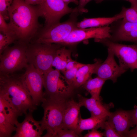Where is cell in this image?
Here are the masks:
<instances>
[{"label": "cell", "instance_id": "obj_1", "mask_svg": "<svg viewBox=\"0 0 137 137\" xmlns=\"http://www.w3.org/2000/svg\"><path fill=\"white\" fill-rule=\"evenodd\" d=\"M10 31L17 41L28 44L40 31L41 26L37 6L27 4L24 0H13L8 10Z\"/></svg>", "mask_w": 137, "mask_h": 137}, {"label": "cell", "instance_id": "obj_2", "mask_svg": "<svg viewBox=\"0 0 137 137\" xmlns=\"http://www.w3.org/2000/svg\"><path fill=\"white\" fill-rule=\"evenodd\" d=\"M0 97L9 103L19 116L37 109L21 75L0 74Z\"/></svg>", "mask_w": 137, "mask_h": 137}, {"label": "cell", "instance_id": "obj_3", "mask_svg": "<svg viewBox=\"0 0 137 137\" xmlns=\"http://www.w3.org/2000/svg\"><path fill=\"white\" fill-rule=\"evenodd\" d=\"M59 97L44 96L42 102L44 115L40 121L46 133L43 137H56L58 130L63 127L64 114L67 100Z\"/></svg>", "mask_w": 137, "mask_h": 137}, {"label": "cell", "instance_id": "obj_4", "mask_svg": "<svg viewBox=\"0 0 137 137\" xmlns=\"http://www.w3.org/2000/svg\"><path fill=\"white\" fill-rule=\"evenodd\" d=\"M63 45L32 42L27 44L26 54L28 64H32L43 75L53 68V62L57 50Z\"/></svg>", "mask_w": 137, "mask_h": 137}, {"label": "cell", "instance_id": "obj_5", "mask_svg": "<svg viewBox=\"0 0 137 137\" xmlns=\"http://www.w3.org/2000/svg\"><path fill=\"white\" fill-rule=\"evenodd\" d=\"M79 14L77 12H73L66 21L49 26L44 27L39 31L32 42L46 44H59L72 31L77 28V17Z\"/></svg>", "mask_w": 137, "mask_h": 137}, {"label": "cell", "instance_id": "obj_6", "mask_svg": "<svg viewBox=\"0 0 137 137\" xmlns=\"http://www.w3.org/2000/svg\"><path fill=\"white\" fill-rule=\"evenodd\" d=\"M0 54V74H8L26 68L28 63L26 52L28 44L16 42Z\"/></svg>", "mask_w": 137, "mask_h": 137}, {"label": "cell", "instance_id": "obj_7", "mask_svg": "<svg viewBox=\"0 0 137 137\" xmlns=\"http://www.w3.org/2000/svg\"><path fill=\"white\" fill-rule=\"evenodd\" d=\"M44 96L67 98L72 94L74 88L70 85L60 71L53 68L43 75Z\"/></svg>", "mask_w": 137, "mask_h": 137}, {"label": "cell", "instance_id": "obj_8", "mask_svg": "<svg viewBox=\"0 0 137 137\" xmlns=\"http://www.w3.org/2000/svg\"><path fill=\"white\" fill-rule=\"evenodd\" d=\"M37 7L40 17L45 20L44 27L60 22L64 16L76 12L75 8L70 7L62 0H44Z\"/></svg>", "mask_w": 137, "mask_h": 137}, {"label": "cell", "instance_id": "obj_9", "mask_svg": "<svg viewBox=\"0 0 137 137\" xmlns=\"http://www.w3.org/2000/svg\"><path fill=\"white\" fill-rule=\"evenodd\" d=\"M25 68L22 78L34 103L39 106L44 99L43 75L32 64L29 63Z\"/></svg>", "mask_w": 137, "mask_h": 137}, {"label": "cell", "instance_id": "obj_10", "mask_svg": "<svg viewBox=\"0 0 137 137\" xmlns=\"http://www.w3.org/2000/svg\"><path fill=\"white\" fill-rule=\"evenodd\" d=\"M111 30L108 26L85 28H77L71 32L59 44L63 45H74L83 40L94 38L97 42L110 38Z\"/></svg>", "mask_w": 137, "mask_h": 137}, {"label": "cell", "instance_id": "obj_11", "mask_svg": "<svg viewBox=\"0 0 137 137\" xmlns=\"http://www.w3.org/2000/svg\"><path fill=\"white\" fill-rule=\"evenodd\" d=\"M104 42L118 58L119 65L127 70L131 71L137 69V44L126 45L115 43L107 39L101 41Z\"/></svg>", "mask_w": 137, "mask_h": 137}, {"label": "cell", "instance_id": "obj_12", "mask_svg": "<svg viewBox=\"0 0 137 137\" xmlns=\"http://www.w3.org/2000/svg\"><path fill=\"white\" fill-rule=\"evenodd\" d=\"M108 52L107 59L97 66L94 74L97 77L106 81L110 80L115 83L117 78L127 70L117 64L114 59V55L111 50L108 49Z\"/></svg>", "mask_w": 137, "mask_h": 137}, {"label": "cell", "instance_id": "obj_13", "mask_svg": "<svg viewBox=\"0 0 137 137\" xmlns=\"http://www.w3.org/2000/svg\"><path fill=\"white\" fill-rule=\"evenodd\" d=\"M28 113L25 115L24 121L17 125L16 133L13 137H40L44 130L40 121L35 120L32 114Z\"/></svg>", "mask_w": 137, "mask_h": 137}, {"label": "cell", "instance_id": "obj_14", "mask_svg": "<svg viewBox=\"0 0 137 137\" xmlns=\"http://www.w3.org/2000/svg\"><path fill=\"white\" fill-rule=\"evenodd\" d=\"M107 120L114 126L116 130L121 137H125L134 125L132 118V110H118L111 112Z\"/></svg>", "mask_w": 137, "mask_h": 137}, {"label": "cell", "instance_id": "obj_15", "mask_svg": "<svg viewBox=\"0 0 137 137\" xmlns=\"http://www.w3.org/2000/svg\"><path fill=\"white\" fill-rule=\"evenodd\" d=\"M82 106L80 102H77L73 99L67 100L64 114L63 126L74 131L78 134L80 110Z\"/></svg>", "mask_w": 137, "mask_h": 137}, {"label": "cell", "instance_id": "obj_16", "mask_svg": "<svg viewBox=\"0 0 137 137\" xmlns=\"http://www.w3.org/2000/svg\"><path fill=\"white\" fill-rule=\"evenodd\" d=\"M110 38L115 41H128L137 44V23L123 20L115 33Z\"/></svg>", "mask_w": 137, "mask_h": 137}, {"label": "cell", "instance_id": "obj_17", "mask_svg": "<svg viewBox=\"0 0 137 137\" xmlns=\"http://www.w3.org/2000/svg\"><path fill=\"white\" fill-rule=\"evenodd\" d=\"M79 102L90 112L91 116L98 117L109 116L111 112L110 107L103 105L101 100L91 97L90 98L84 97L80 95H78Z\"/></svg>", "mask_w": 137, "mask_h": 137}, {"label": "cell", "instance_id": "obj_18", "mask_svg": "<svg viewBox=\"0 0 137 137\" xmlns=\"http://www.w3.org/2000/svg\"><path fill=\"white\" fill-rule=\"evenodd\" d=\"M124 17L123 13L121 12L113 17L84 18L82 21L78 22L77 27L79 28H85L108 26L115 21L123 19Z\"/></svg>", "mask_w": 137, "mask_h": 137}, {"label": "cell", "instance_id": "obj_19", "mask_svg": "<svg viewBox=\"0 0 137 137\" xmlns=\"http://www.w3.org/2000/svg\"><path fill=\"white\" fill-rule=\"evenodd\" d=\"M101 63V60H97L92 64H84L77 70L73 82L74 88H78L83 85L91 78L97 66Z\"/></svg>", "mask_w": 137, "mask_h": 137}, {"label": "cell", "instance_id": "obj_20", "mask_svg": "<svg viewBox=\"0 0 137 137\" xmlns=\"http://www.w3.org/2000/svg\"><path fill=\"white\" fill-rule=\"evenodd\" d=\"M108 116L98 117L91 116L88 118L84 119L81 118L80 115L78 128V134L80 135L82 131L85 130H97L99 128L101 129Z\"/></svg>", "mask_w": 137, "mask_h": 137}, {"label": "cell", "instance_id": "obj_21", "mask_svg": "<svg viewBox=\"0 0 137 137\" xmlns=\"http://www.w3.org/2000/svg\"><path fill=\"white\" fill-rule=\"evenodd\" d=\"M71 50L63 46L57 50L54 59L52 67L61 72L65 70L67 63L72 59Z\"/></svg>", "mask_w": 137, "mask_h": 137}, {"label": "cell", "instance_id": "obj_22", "mask_svg": "<svg viewBox=\"0 0 137 137\" xmlns=\"http://www.w3.org/2000/svg\"><path fill=\"white\" fill-rule=\"evenodd\" d=\"M106 80L97 76L88 80L83 85L84 88L91 95V97L100 99V92Z\"/></svg>", "mask_w": 137, "mask_h": 137}, {"label": "cell", "instance_id": "obj_23", "mask_svg": "<svg viewBox=\"0 0 137 137\" xmlns=\"http://www.w3.org/2000/svg\"><path fill=\"white\" fill-rule=\"evenodd\" d=\"M16 126L6 119L0 112V137H10L15 131Z\"/></svg>", "mask_w": 137, "mask_h": 137}, {"label": "cell", "instance_id": "obj_24", "mask_svg": "<svg viewBox=\"0 0 137 137\" xmlns=\"http://www.w3.org/2000/svg\"><path fill=\"white\" fill-rule=\"evenodd\" d=\"M17 41L16 38L11 32L3 33L0 32V54L10 45Z\"/></svg>", "mask_w": 137, "mask_h": 137}, {"label": "cell", "instance_id": "obj_25", "mask_svg": "<svg viewBox=\"0 0 137 137\" xmlns=\"http://www.w3.org/2000/svg\"><path fill=\"white\" fill-rule=\"evenodd\" d=\"M121 12L124 16L123 20L130 22L137 23V3L131 5V7L129 8L123 7Z\"/></svg>", "mask_w": 137, "mask_h": 137}, {"label": "cell", "instance_id": "obj_26", "mask_svg": "<svg viewBox=\"0 0 137 137\" xmlns=\"http://www.w3.org/2000/svg\"><path fill=\"white\" fill-rule=\"evenodd\" d=\"M84 64L79 63V64L73 68L69 70H65L61 72L68 83L73 87V84L77 71L80 67Z\"/></svg>", "mask_w": 137, "mask_h": 137}, {"label": "cell", "instance_id": "obj_27", "mask_svg": "<svg viewBox=\"0 0 137 137\" xmlns=\"http://www.w3.org/2000/svg\"><path fill=\"white\" fill-rule=\"evenodd\" d=\"M101 129L104 130L103 133L105 137H121L117 132L112 123L107 119L105 122Z\"/></svg>", "mask_w": 137, "mask_h": 137}, {"label": "cell", "instance_id": "obj_28", "mask_svg": "<svg viewBox=\"0 0 137 137\" xmlns=\"http://www.w3.org/2000/svg\"><path fill=\"white\" fill-rule=\"evenodd\" d=\"M13 0H0V13L5 20L9 19L8 10Z\"/></svg>", "mask_w": 137, "mask_h": 137}, {"label": "cell", "instance_id": "obj_29", "mask_svg": "<svg viewBox=\"0 0 137 137\" xmlns=\"http://www.w3.org/2000/svg\"><path fill=\"white\" fill-rule=\"evenodd\" d=\"M79 136L74 131L63 126L58 130L56 137H78Z\"/></svg>", "mask_w": 137, "mask_h": 137}, {"label": "cell", "instance_id": "obj_30", "mask_svg": "<svg viewBox=\"0 0 137 137\" xmlns=\"http://www.w3.org/2000/svg\"><path fill=\"white\" fill-rule=\"evenodd\" d=\"M5 20L2 15L0 13V32L3 33L11 32L8 24H7Z\"/></svg>", "mask_w": 137, "mask_h": 137}, {"label": "cell", "instance_id": "obj_31", "mask_svg": "<svg viewBox=\"0 0 137 137\" xmlns=\"http://www.w3.org/2000/svg\"><path fill=\"white\" fill-rule=\"evenodd\" d=\"M92 0H79V5L77 7H76V12L79 13L87 12L88 10L85 9L84 7L88 3Z\"/></svg>", "mask_w": 137, "mask_h": 137}, {"label": "cell", "instance_id": "obj_32", "mask_svg": "<svg viewBox=\"0 0 137 137\" xmlns=\"http://www.w3.org/2000/svg\"><path fill=\"white\" fill-rule=\"evenodd\" d=\"M104 136L103 132H100L97 129H93L84 136V137H102Z\"/></svg>", "mask_w": 137, "mask_h": 137}, {"label": "cell", "instance_id": "obj_33", "mask_svg": "<svg viewBox=\"0 0 137 137\" xmlns=\"http://www.w3.org/2000/svg\"><path fill=\"white\" fill-rule=\"evenodd\" d=\"M79 63V62L72 59L67 63L66 67L65 70H69L73 68Z\"/></svg>", "mask_w": 137, "mask_h": 137}, {"label": "cell", "instance_id": "obj_34", "mask_svg": "<svg viewBox=\"0 0 137 137\" xmlns=\"http://www.w3.org/2000/svg\"><path fill=\"white\" fill-rule=\"evenodd\" d=\"M125 137H137V127L129 131L125 135Z\"/></svg>", "mask_w": 137, "mask_h": 137}, {"label": "cell", "instance_id": "obj_35", "mask_svg": "<svg viewBox=\"0 0 137 137\" xmlns=\"http://www.w3.org/2000/svg\"><path fill=\"white\" fill-rule=\"evenodd\" d=\"M132 118L134 125L137 127V107L132 110Z\"/></svg>", "mask_w": 137, "mask_h": 137}, {"label": "cell", "instance_id": "obj_36", "mask_svg": "<svg viewBox=\"0 0 137 137\" xmlns=\"http://www.w3.org/2000/svg\"><path fill=\"white\" fill-rule=\"evenodd\" d=\"M27 4L31 5H39L42 3L44 0H24Z\"/></svg>", "mask_w": 137, "mask_h": 137}, {"label": "cell", "instance_id": "obj_37", "mask_svg": "<svg viewBox=\"0 0 137 137\" xmlns=\"http://www.w3.org/2000/svg\"><path fill=\"white\" fill-rule=\"evenodd\" d=\"M67 5L70 3H73L75 4L78 5L79 2L78 0H62Z\"/></svg>", "mask_w": 137, "mask_h": 137}, {"label": "cell", "instance_id": "obj_38", "mask_svg": "<svg viewBox=\"0 0 137 137\" xmlns=\"http://www.w3.org/2000/svg\"><path fill=\"white\" fill-rule=\"evenodd\" d=\"M105 0H95L96 3H98L101 2L102 1Z\"/></svg>", "mask_w": 137, "mask_h": 137}, {"label": "cell", "instance_id": "obj_39", "mask_svg": "<svg viewBox=\"0 0 137 137\" xmlns=\"http://www.w3.org/2000/svg\"><path fill=\"white\" fill-rule=\"evenodd\" d=\"M137 3V0H132V1L131 3V4H132Z\"/></svg>", "mask_w": 137, "mask_h": 137}, {"label": "cell", "instance_id": "obj_40", "mask_svg": "<svg viewBox=\"0 0 137 137\" xmlns=\"http://www.w3.org/2000/svg\"><path fill=\"white\" fill-rule=\"evenodd\" d=\"M126 0L127 1H129V2H130L131 3V2H132V0Z\"/></svg>", "mask_w": 137, "mask_h": 137}]
</instances>
